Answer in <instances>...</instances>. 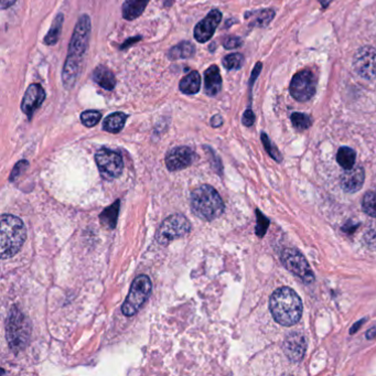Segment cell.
<instances>
[{
	"mask_svg": "<svg viewBox=\"0 0 376 376\" xmlns=\"http://www.w3.org/2000/svg\"><path fill=\"white\" fill-rule=\"evenodd\" d=\"M91 28V18L87 14H82L73 31L67 60L62 71V81L65 89H72L78 80L82 62L89 47Z\"/></svg>",
	"mask_w": 376,
	"mask_h": 376,
	"instance_id": "obj_1",
	"label": "cell"
},
{
	"mask_svg": "<svg viewBox=\"0 0 376 376\" xmlns=\"http://www.w3.org/2000/svg\"><path fill=\"white\" fill-rule=\"evenodd\" d=\"M269 309L276 322L282 326H294L302 315V301L291 288H278L269 299Z\"/></svg>",
	"mask_w": 376,
	"mask_h": 376,
	"instance_id": "obj_2",
	"label": "cell"
},
{
	"mask_svg": "<svg viewBox=\"0 0 376 376\" xmlns=\"http://www.w3.org/2000/svg\"><path fill=\"white\" fill-rule=\"evenodd\" d=\"M27 239L23 220L12 214L1 215L0 226V255L7 259L19 253Z\"/></svg>",
	"mask_w": 376,
	"mask_h": 376,
	"instance_id": "obj_3",
	"label": "cell"
},
{
	"mask_svg": "<svg viewBox=\"0 0 376 376\" xmlns=\"http://www.w3.org/2000/svg\"><path fill=\"white\" fill-rule=\"evenodd\" d=\"M191 208L198 218L212 221L223 214L224 202L214 188L203 184L191 193Z\"/></svg>",
	"mask_w": 376,
	"mask_h": 376,
	"instance_id": "obj_4",
	"label": "cell"
},
{
	"mask_svg": "<svg viewBox=\"0 0 376 376\" xmlns=\"http://www.w3.org/2000/svg\"><path fill=\"white\" fill-rule=\"evenodd\" d=\"M7 340L14 351L23 350L30 338L31 327L28 319L17 308H12L6 324Z\"/></svg>",
	"mask_w": 376,
	"mask_h": 376,
	"instance_id": "obj_5",
	"label": "cell"
},
{
	"mask_svg": "<svg viewBox=\"0 0 376 376\" xmlns=\"http://www.w3.org/2000/svg\"><path fill=\"white\" fill-rule=\"evenodd\" d=\"M153 284L147 275H140L131 284L129 296L122 306V312L127 317L136 315L151 296Z\"/></svg>",
	"mask_w": 376,
	"mask_h": 376,
	"instance_id": "obj_6",
	"label": "cell"
},
{
	"mask_svg": "<svg viewBox=\"0 0 376 376\" xmlns=\"http://www.w3.org/2000/svg\"><path fill=\"white\" fill-rule=\"evenodd\" d=\"M191 231V223L181 214L170 215L162 222L157 232L156 240L162 245H168L173 241L187 235Z\"/></svg>",
	"mask_w": 376,
	"mask_h": 376,
	"instance_id": "obj_7",
	"label": "cell"
},
{
	"mask_svg": "<svg viewBox=\"0 0 376 376\" xmlns=\"http://www.w3.org/2000/svg\"><path fill=\"white\" fill-rule=\"evenodd\" d=\"M95 162L100 175L106 180H114L123 173V159L115 151L102 148L95 155Z\"/></svg>",
	"mask_w": 376,
	"mask_h": 376,
	"instance_id": "obj_8",
	"label": "cell"
},
{
	"mask_svg": "<svg viewBox=\"0 0 376 376\" xmlns=\"http://www.w3.org/2000/svg\"><path fill=\"white\" fill-rule=\"evenodd\" d=\"M280 259H282L283 265L287 268L288 271L291 272L296 276H298L307 284H310L315 280L311 267L300 252L294 250V248H287V250L283 251Z\"/></svg>",
	"mask_w": 376,
	"mask_h": 376,
	"instance_id": "obj_9",
	"label": "cell"
},
{
	"mask_svg": "<svg viewBox=\"0 0 376 376\" xmlns=\"http://www.w3.org/2000/svg\"><path fill=\"white\" fill-rule=\"evenodd\" d=\"M317 81L310 70L297 73L290 83V94L298 102H307L315 95Z\"/></svg>",
	"mask_w": 376,
	"mask_h": 376,
	"instance_id": "obj_10",
	"label": "cell"
},
{
	"mask_svg": "<svg viewBox=\"0 0 376 376\" xmlns=\"http://www.w3.org/2000/svg\"><path fill=\"white\" fill-rule=\"evenodd\" d=\"M353 67L355 72L365 80L376 78V49L373 47H361L353 58Z\"/></svg>",
	"mask_w": 376,
	"mask_h": 376,
	"instance_id": "obj_11",
	"label": "cell"
},
{
	"mask_svg": "<svg viewBox=\"0 0 376 376\" xmlns=\"http://www.w3.org/2000/svg\"><path fill=\"white\" fill-rule=\"evenodd\" d=\"M197 155L191 148L181 146L171 149L166 156V166L170 171H179L190 167L195 162Z\"/></svg>",
	"mask_w": 376,
	"mask_h": 376,
	"instance_id": "obj_12",
	"label": "cell"
},
{
	"mask_svg": "<svg viewBox=\"0 0 376 376\" xmlns=\"http://www.w3.org/2000/svg\"><path fill=\"white\" fill-rule=\"evenodd\" d=\"M221 20H222V14L219 12L218 9L211 10L204 19L201 20L200 23L195 25V32H193L195 40L200 43H206L209 41L215 34V30L220 25Z\"/></svg>",
	"mask_w": 376,
	"mask_h": 376,
	"instance_id": "obj_13",
	"label": "cell"
},
{
	"mask_svg": "<svg viewBox=\"0 0 376 376\" xmlns=\"http://www.w3.org/2000/svg\"><path fill=\"white\" fill-rule=\"evenodd\" d=\"M45 100V92L40 84H31L30 87L25 91L23 95L21 109L29 120H31L32 115L39 109Z\"/></svg>",
	"mask_w": 376,
	"mask_h": 376,
	"instance_id": "obj_14",
	"label": "cell"
},
{
	"mask_svg": "<svg viewBox=\"0 0 376 376\" xmlns=\"http://www.w3.org/2000/svg\"><path fill=\"white\" fill-rule=\"evenodd\" d=\"M306 349V338L300 332H293L285 339L284 352L291 362L300 361L304 357Z\"/></svg>",
	"mask_w": 376,
	"mask_h": 376,
	"instance_id": "obj_15",
	"label": "cell"
},
{
	"mask_svg": "<svg viewBox=\"0 0 376 376\" xmlns=\"http://www.w3.org/2000/svg\"><path fill=\"white\" fill-rule=\"evenodd\" d=\"M364 170L361 167H353L344 171L340 178L342 189L349 193L359 191L364 184Z\"/></svg>",
	"mask_w": 376,
	"mask_h": 376,
	"instance_id": "obj_16",
	"label": "cell"
},
{
	"mask_svg": "<svg viewBox=\"0 0 376 376\" xmlns=\"http://www.w3.org/2000/svg\"><path fill=\"white\" fill-rule=\"evenodd\" d=\"M222 89V78L218 65H212L204 73V92L209 96H215Z\"/></svg>",
	"mask_w": 376,
	"mask_h": 376,
	"instance_id": "obj_17",
	"label": "cell"
},
{
	"mask_svg": "<svg viewBox=\"0 0 376 376\" xmlns=\"http://www.w3.org/2000/svg\"><path fill=\"white\" fill-rule=\"evenodd\" d=\"M95 83H98L100 87L107 91H112L116 87V78L109 67L100 65L95 69L92 76Z\"/></svg>",
	"mask_w": 376,
	"mask_h": 376,
	"instance_id": "obj_18",
	"label": "cell"
},
{
	"mask_svg": "<svg viewBox=\"0 0 376 376\" xmlns=\"http://www.w3.org/2000/svg\"><path fill=\"white\" fill-rule=\"evenodd\" d=\"M149 0H125L123 5V17L126 20H135L142 16Z\"/></svg>",
	"mask_w": 376,
	"mask_h": 376,
	"instance_id": "obj_19",
	"label": "cell"
},
{
	"mask_svg": "<svg viewBox=\"0 0 376 376\" xmlns=\"http://www.w3.org/2000/svg\"><path fill=\"white\" fill-rule=\"evenodd\" d=\"M179 89L184 94L193 95L199 93L201 89V76L199 72L192 71L184 76L179 84Z\"/></svg>",
	"mask_w": 376,
	"mask_h": 376,
	"instance_id": "obj_20",
	"label": "cell"
},
{
	"mask_svg": "<svg viewBox=\"0 0 376 376\" xmlns=\"http://www.w3.org/2000/svg\"><path fill=\"white\" fill-rule=\"evenodd\" d=\"M126 120H127V115L124 113H113L104 120L103 129L112 134H118L124 129Z\"/></svg>",
	"mask_w": 376,
	"mask_h": 376,
	"instance_id": "obj_21",
	"label": "cell"
},
{
	"mask_svg": "<svg viewBox=\"0 0 376 376\" xmlns=\"http://www.w3.org/2000/svg\"><path fill=\"white\" fill-rule=\"evenodd\" d=\"M195 45L189 41L180 42L176 47H171L168 53L170 60L189 59L195 54Z\"/></svg>",
	"mask_w": 376,
	"mask_h": 376,
	"instance_id": "obj_22",
	"label": "cell"
},
{
	"mask_svg": "<svg viewBox=\"0 0 376 376\" xmlns=\"http://www.w3.org/2000/svg\"><path fill=\"white\" fill-rule=\"evenodd\" d=\"M120 201H116L114 204L106 208L102 214L100 215V222L109 229H114L118 223V212H120Z\"/></svg>",
	"mask_w": 376,
	"mask_h": 376,
	"instance_id": "obj_23",
	"label": "cell"
},
{
	"mask_svg": "<svg viewBox=\"0 0 376 376\" xmlns=\"http://www.w3.org/2000/svg\"><path fill=\"white\" fill-rule=\"evenodd\" d=\"M63 21H65L63 14L60 12V14H56V19L53 20L50 30H49L45 38V42L47 45H54L58 42V40H59Z\"/></svg>",
	"mask_w": 376,
	"mask_h": 376,
	"instance_id": "obj_24",
	"label": "cell"
},
{
	"mask_svg": "<svg viewBox=\"0 0 376 376\" xmlns=\"http://www.w3.org/2000/svg\"><path fill=\"white\" fill-rule=\"evenodd\" d=\"M357 153L353 149L349 147H341L337 153V162L344 170L351 169L355 164Z\"/></svg>",
	"mask_w": 376,
	"mask_h": 376,
	"instance_id": "obj_25",
	"label": "cell"
},
{
	"mask_svg": "<svg viewBox=\"0 0 376 376\" xmlns=\"http://www.w3.org/2000/svg\"><path fill=\"white\" fill-rule=\"evenodd\" d=\"M252 14L255 16V17L253 18L251 25H256V27L264 28L266 25H269L272 20L274 19L275 12H274L273 9H264V10H261V12H253Z\"/></svg>",
	"mask_w": 376,
	"mask_h": 376,
	"instance_id": "obj_26",
	"label": "cell"
},
{
	"mask_svg": "<svg viewBox=\"0 0 376 376\" xmlns=\"http://www.w3.org/2000/svg\"><path fill=\"white\" fill-rule=\"evenodd\" d=\"M362 206L366 214L376 218V189L371 190L364 195Z\"/></svg>",
	"mask_w": 376,
	"mask_h": 376,
	"instance_id": "obj_27",
	"label": "cell"
},
{
	"mask_svg": "<svg viewBox=\"0 0 376 376\" xmlns=\"http://www.w3.org/2000/svg\"><path fill=\"white\" fill-rule=\"evenodd\" d=\"M244 56L241 53H232L223 59V65L226 70H239L243 65Z\"/></svg>",
	"mask_w": 376,
	"mask_h": 376,
	"instance_id": "obj_28",
	"label": "cell"
},
{
	"mask_svg": "<svg viewBox=\"0 0 376 376\" xmlns=\"http://www.w3.org/2000/svg\"><path fill=\"white\" fill-rule=\"evenodd\" d=\"M291 123H293L296 129L305 131V129H308L311 126L312 120L308 115L302 114V113H294L291 115Z\"/></svg>",
	"mask_w": 376,
	"mask_h": 376,
	"instance_id": "obj_29",
	"label": "cell"
},
{
	"mask_svg": "<svg viewBox=\"0 0 376 376\" xmlns=\"http://www.w3.org/2000/svg\"><path fill=\"white\" fill-rule=\"evenodd\" d=\"M100 118H102V114L98 111H87L81 115L82 124L87 127H94L95 125H98Z\"/></svg>",
	"mask_w": 376,
	"mask_h": 376,
	"instance_id": "obj_30",
	"label": "cell"
},
{
	"mask_svg": "<svg viewBox=\"0 0 376 376\" xmlns=\"http://www.w3.org/2000/svg\"><path fill=\"white\" fill-rule=\"evenodd\" d=\"M262 142L263 144H264L265 149L269 153V156H271L272 158L275 159L276 162H280V160H282L280 153H279L278 149L272 144L271 140H269L267 135L265 134V133H263L262 134Z\"/></svg>",
	"mask_w": 376,
	"mask_h": 376,
	"instance_id": "obj_31",
	"label": "cell"
},
{
	"mask_svg": "<svg viewBox=\"0 0 376 376\" xmlns=\"http://www.w3.org/2000/svg\"><path fill=\"white\" fill-rule=\"evenodd\" d=\"M257 215H258V219H257L256 233L259 237H263L266 231H267L269 221L265 218L262 213H259V211H257Z\"/></svg>",
	"mask_w": 376,
	"mask_h": 376,
	"instance_id": "obj_32",
	"label": "cell"
},
{
	"mask_svg": "<svg viewBox=\"0 0 376 376\" xmlns=\"http://www.w3.org/2000/svg\"><path fill=\"white\" fill-rule=\"evenodd\" d=\"M243 40L239 36H228L223 41L225 49H235L242 45Z\"/></svg>",
	"mask_w": 376,
	"mask_h": 376,
	"instance_id": "obj_33",
	"label": "cell"
},
{
	"mask_svg": "<svg viewBox=\"0 0 376 376\" xmlns=\"http://www.w3.org/2000/svg\"><path fill=\"white\" fill-rule=\"evenodd\" d=\"M365 241H366L370 247L376 250V226L371 228L368 233H365Z\"/></svg>",
	"mask_w": 376,
	"mask_h": 376,
	"instance_id": "obj_34",
	"label": "cell"
},
{
	"mask_svg": "<svg viewBox=\"0 0 376 376\" xmlns=\"http://www.w3.org/2000/svg\"><path fill=\"white\" fill-rule=\"evenodd\" d=\"M27 167H28V162L21 160V162H18L16 167L14 168V170H12V176H10V181H14V179L19 176L20 173Z\"/></svg>",
	"mask_w": 376,
	"mask_h": 376,
	"instance_id": "obj_35",
	"label": "cell"
},
{
	"mask_svg": "<svg viewBox=\"0 0 376 376\" xmlns=\"http://www.w3.org/2000/svg\"><path fill=\"white\" fill-rule=\"evenodd\" d=\"M243 124L247 126V127H251L253 125L254 122H255V115H254L253 111L252 109H246L245 113L243 115Z\"/></svg>",
	"mask_w": 376,
	"mask_h": 376,
	"instance_id": "obj_36",
	"label": "cell"
},
{
	"mask_svg": "<svg viewBox=\"0 0 376 376\" xmlns=\"http://www.w3.org/2000/svg\"><path fill=\"white\" fill-rule=\"evenodd\" d=\"M222 124H223V118H222V116L221 115H215V116H213L211 120V125L213 126V127H220V126H222Z\"/></svg>",
	"mask_w": 376,
	"mask_h": 376,
	"instance_id": "obj_37",
	"label": "cell"
},
{
	"mask_svg": "<svg viewBox=\"0 0 376 376\" xmlns=\"http://www.w3.org/2000/svg\"><path fill=\"white\" fill-rule=\"evenodd\" d=\"M14 1H16V0H1V8L3 9L9 8V7L12 6V5H14Z\"/></svg>",
	"mask_w": 376,
	"mask_h": 376,
	"instance_id": "obj_38",
	"label": "cell"
},
{
	"mask_svg": "<svg viewBox=\"0 0 376 376\" xmlns=\"http://www.w3.org/2000/svg\"><path fill=\"white\" fill-rule=\"evenodd\" d=\"M140 36H137V38H131V39H129V41L126 42V43H124L123 45H122V49H124V47H129V45H131V43H135V42L140 41Z\"/></svg>",
	"mask_w": 376,
	"mask_h": 376,
	"instance_id": "obj_39",
	"label": "cell"
},
{
	"mask_svg": "<svg viewBox=\"0 0 376 376\" xmlns=\"http://www.w3.org/2000/svg\"><path fill=\"white\" fill-rule=\"evenodd\" d=\"M319 1H320V3L321 5H322V7H324V8L328 7V5L331 3V0H319Z\"/></svg>",
	"mask_w": 376,
	"mask_h": 376,
	"instance_id": "obj_40",
	"label": "cell"
}]
</instances>
